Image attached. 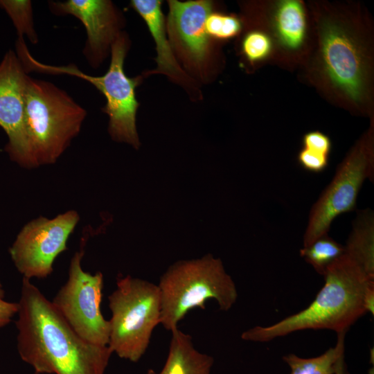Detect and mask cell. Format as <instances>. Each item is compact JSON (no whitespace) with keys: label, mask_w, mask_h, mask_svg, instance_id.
<instances>
[{"label":"cell","mask_w":374,"mask_h":374,"mask_svg":"<svg viewBox=\"0 0 374 374\" xmlns=\"http://www.w3.org/2000/svg\"><path fill=\"white\" fill-rule=\"evenodd\" d=\"M17 350L35 374H104L108 346L80 337L30 280L23 278L18 303Z\"/></svg>","instance_id":"6da1fadb"},{"label":"cell","mask_w":374,"mask_h":374,"mask_svg":"<svg viewBox=\"0 0 374 374\" xmlns=\"http://www.w3.org/2000/svg\"><path fill=\"white\" fill-rule=\"evenodd\" d=\"M325 283L303 310L268 326H255L241 335L245 341L267 342L303 330L346 332L366 312L364 294L370 281L364 270L346 253L326 269Z\"/></svg>","instance_id":"7a4b0ae2"},{"label":"cell","mask_w":374,"mask_h":374,"mask_svg":"<svg viewBox=\"0 0 374 374\" xmlns=\"http://www.w3.org/2000/svg\"><path fill=\"white\" fill-rule=\"evenodd\" d=\"M24 112L32 168L55 163L80 133L87 114L65 91L28 75Z\"/></svg>","instance_id":"3957f363"},{"label":"cell","mask_w":374,"mask_h":374,"mask_svg":"<svg viewBox=\"0 0 374 374\" xmlns=\"http://www.w3.org/2000/svg\"><path fill=\"white\" fill-rule=\"evenodd\" d=\"M157 285L161 299L160 324L170 332L191 310H204L207 300H215L220 310L228 311L238 296L222 260L211 253L175 262L160 277Z\"/></svg>","instance_id":"277c9868"},{"label":"cell","mask_w":374,"mask_h":374,"mask_svg":"<svg viewBox=\"0 0 374 374\" xmlns=\"http://www.w3.org/2000/svg\"><path fill=\"white\" fill-rule=\"evenodd\" d=\"M108 301L112 312L108 346L119 357L137 362L145 354L154 329L161 323L158 285L131 276L120 277Z\"/></svg>","instance_id":"5b68a950"},{"label":"cell","mask_w":374,"mask_h":374,"mask_svg":"<svg viewBox=\"0 0 374 374\" xmlns=\"http://www.w3.org/2000/svg\"><path fill=\"white\" fill-rule=\"evenodd\" d=\"M127 51V42L119 35L111 46V62L107 71L101 76H91L81 71L75 65L52 66L43 64V73L52 75L66 74L82 78L92 84L106 98L103 111L109 116L108 132L112 139L139 148L140 142L136 127V114L139 103L135 89L139 78L127 76L123 65Z\"/></svg>","instance_id":"8992f818"},{"label":"cell","mask_w":374,"mask_h":374,"mask_svg":"<svg viewBox=\"0 0 374 374\" xmlns=\"http://www.w3.org/2000/svg\"><path fill=\"white\" fill-rule=\"evenodd\" d=\"M374 159L371 135L367 134L338 166L335 175L313 205L303 237V247L328 234L333 220L355 208L366 179L373 181Z\"/></svg>","instance_id":"52a82bcc"},{"label":"cell","mask_w":374,"mask_h":374,"mask_svg":"<svg viewBox=\"0 0 374 374\" xmlns=\"http://www.w3.org/2000/svg\"><path fill=\"white\" fill-rule=\"evenodd\" d=\"M87 238H82L80 249L72 257L67 280L51 303L80 337L93 344L108 346L109 322L100 310L103 275L87 272L81 265Z\"/></svg>","instance_id":"ba28073f"},{"label":"cell","mask_w":374,"mask_h":374,"mask_svg":"<svg viewBox=\"0 0 374 374\" xmlns=\"http://www.w3.org/2000/svg\"><path fill=\"white\" fill-rule=\"evenodd\" d=\"M79 220L78 213L71 210L52 219L40 216L23 226L10 248L11 258L23 278L51 275L55 260L67 249V240Z\"/></svg>","instance_id":"9c48e42d"},{"label":"cell","mask_w":374,"mask_h":374,"mask_svg":"<svg viewBox=\"0 0 374 374\" xmlns=\"http://www.w3.org/2000/svg\"><path fill=\"white\" fill-rule=\"evenodd\" d=\"M27 72L12 51L0 62V127L8 142L5 150L22 167L32 168L25 125L24 86Z\"/></svg>","instance_id":"30bf717a"},{"label":"cell","mask_w":374,"mask_h":374,"mask_svg":"<svg viewBox=\"0 0 374 374\" xmlns=\"http://www.w3.org/2000/svg\"><path fill=\"white\" fill-rule=\"evenodd\" d=\"M320 33L328 78L350 99L360 101L364 93L365 64L358 44L346 28L331 19L322 21Z\"/></svg>","instance_id":"8fae6325"},{"label":"cell","mask_w":374,"mask_h":374,"mask_svg":"<svg viewBox=\"0 0 374 374\" xmlns=\"http://www.w3.org/2000/svg\"><path fill=\"white\" fill-rule=\"evenodd\" d=\"M51 12L57 15H71L85 28L87 39L83 54L91 66H98L107 48L121 34L118 33V16L109 1L67 0L49 1Z\"/></svg>","instance_id":"7c38bea8"},{"label":"cell","mask_w":374,"mask_h":374,"mask_svg":"<svg viewBox=\"0 0 374 374\" xmlns=\"http://www.w3.org/2000/svg\"><path fill=\"white\" fill-rule=\"evenodd\" d=\"M168 27L187 56L195 63H202L208 50L206 20L211 12L209 1H168Z\"/></svg>","instance_id":"4fadbf2b"},{"label":"cell","mask_w":374,"mask_h":374,"mask_svg":"<svg viewBox=\"0 0 374 374\" xmlns=\"http://www.w3.org/2000/svg\"><path fill=\"white\" fill-rule=\"evenodd\" d=\"M171 332L166 362L159 373L152 369L145 374H211L213 358L199 352L192 337L176 328Z\"/></svg>","instance_id":"5bb4252c"},{"label":"cell","mask_w":374,"mask_h":374,"mask_svg":"<svg viewBox=\"0 0 374 374\" xmlns=\"http://www.w3.org/2000/svg\"><path fill=\"white\" fill-rule=\"evenodd\" d=\"M132 7L145 21L155 42L157 71L174 78H181L184 73L177 62L167 39L161 2L158 0H132Z\"/></svg>","instance_id":"9a60e30c"},{"label":"cell","mask_w":374,"mask_h":374,"mask_svg":"<svg viewBox=\"0 0 374 374\" xmlns=\"http://www.w3.org/2000/svg\"><path fill=\"white\" fill-rule=\"evenodd\" d=\"M345 252L371 279H374V215L371 209L359 211L344 246Z\"/></svg>","instance_id":"2e32d148"},{"label":"cell","mask_w":374,"mask_h":374,"mask_svg":"<svg viewBox=\"0 0 374 374\" xmlns=\"http://www.w3.org/2000/svg\"><path fill=\"white\" fill-rule=\"evenodd\" d=\"M274 22L277 35L284 46L296 49L301 45L305 34V17L300 2L280 1L275 11Z\"/></svg>","instance_id":"e0dca14e"},{"label":"cell","mask_w":374,"mask_h":374,"mask_svg":"<svg viewBox=\"0 0 374 374\" xmlns=\"http://www.w3.org/2000/svg\"><path fill=\"white\" fill-rule=\"evenodd\" d=\"M346 332L337 334L335 347L330 348L322 355L302 358L294 354H288L283 359L290 366V374H335L339 358L344 355Z\"/></svg>","instance_id":"ac0fdd59"},{"label":"cell","mask_w":374,"mask_h":374,"mask_svg":"<svg viewBox=\"0 0 374 374\" xmlns=\"http://www.w3.org/2000/svg\"><path fill=\"white\" fill-rule=\"evenodd\" d=\"M345 252L344 246L324 235L310 245L300 250V256L319 274L323 276L327 267Z\"/></svg>","instance_id":"d6986e66"},{"label":"cell","mask_w":374,"mask_h":374,"mask_svg":"<svg viewBox=\"0 0 374 374\" xmlns=\"http://www.w3.org/2000/svg\"><path fill=\"white\" fill-rule=\"evenodd\" d=\"M0 6L5 9L11 17L17 30L19 37L23 38L25 35L33 44L37 43L30 1H0Z\"/></svg>","instance_id":"ffe728a7"},{"label":"cell","mask_w":374,"mask_h":374,"mask_svg":"<svg viewBox=\"0 0 374 374\" xmlns=\"http://www.w3.org/2000/svg\"><path fill=\"white\" fill-rule=\"evenodd\" d=\"M205 28L208 36L226 39L240 32L241 23L235 16L211 12L206 20Z\"/></svg>","instance_id":"44dd1931"},{"label":"cell","mask_w":374,"mask_h":374,"mask_svg":"<svg viewBox=\"0 0 374 374\" xmlns=\"http://www.w3.org/2000/svg\"><path fill=\"white\" fill-rule=\"evenodd\" d=\"M242 48L249 61L257 62L269 55L271 49V42L269 36L264 33L254 30L245 35Z\"/></svg>","instance_id":"7402d4cb"},{"label":"cell","mask_w":374,"mask_h":374,"mask_svg":"<svg viewBox=\"0 0 374 374\" xmlns=\"http://www.w3.org/2000/svg\"><path fill=\"white\" fill-rule=\"evenodd\" d=\"M297 160L304 170L312 172H321L328 165V156L305 148L299 152Z\"/></svg>","instance_id":"603a6c76"},{"label":"cell","mask_w":374,"mask_h":374,"mask_svg":"<svg viewBox=\"0 0 374 374\" xmlns=\"http://www.w3.org/2000/svg\"><path fill=\"white\" fill-rule=\"evenodd\" d=\"M303 148L328 157L331 150V141L329 137L318 131L305 134L303 138Z\"/></svg>","instance_id":"cb8c5ba5"},{"label":"cell","mask_w":374,"mask_h":374,"mask_svg":"<svg viewBox=\"0 0 374 374\" xmlns=\"http://www.w3.org/2000/svg\"><path fill=\"white\" fill-rule=\"evenodd\" d=\"M4 291L0 281V328L8 324L17 314L18 303H11L4 299Z\"/></svg>","instance_id":"d4e9b609"},{"label":"cell","mask_w":374,"mask_h":374,"mask_svg":"<svg viewBox=\"0 0 374 374\" xmlns=\"http://www.w3.org/2000/svg\"><path fill=\"white\" fill-rule=\"evenodd\" d=\"M364 306L366 313L374 314V280L368 284L364 294Z\"/></svg>","instance_id":"484cf974"},{"label":"cell","mask_w":374,"mask_h":374,"mask_svg":"<svg viewBox=\"0 0 374 374\" xmlns=\"http://www.w3.org/2000/svg\"><path fill=\"white\" fill-rule=\"evenodd\" d=\"M335 374H350L344 361V355L338 360Z\"/></svg>","instance_id":"4316f807"}]
</instances>
